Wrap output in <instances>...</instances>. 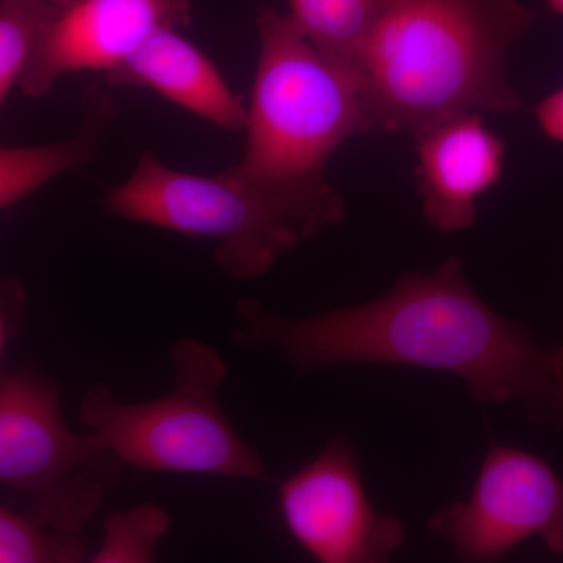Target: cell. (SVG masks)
Instances as JSON below:
<instances>
[{
	"instance_id": "1",
	"label": "cell",
	"mask_w": 563,
	"mask_h": 563,
	"mask_svg": "<svg viewBox=\"0 0 563 563\" xmlns=\"http://www.w3.org/2000/svg\"><path fill=\"white\" fill-rule=\"evenodd\" d=\"M233 344L269 347L296 373L336 365H399L453 374L477 402L525 404L542 426L551 393L550 352L523 324L496 313L473 290L459 257L410 273L361 306L288 318L258 299L235 303Z\"/></svg>"
},
{
	"instance_id": "2",
	"label": "cell",
	"mask_w": 563,
	"mask_h": 563,
	"mask_svg": "<svg viewBox=\"0 0 563 563\" xmlns=\"http://www.w3.org/2000/svg\"><path fill=\"white\" fill-rule=\"evenodd\" d=\"M536 14L520 0H380L355 60L374 135L523 109L507 60Z\"/></svg>"
},
{
	"instance_id": "3",
	"label": "cell",
	"mask_w": 563,
	"mask_h": 563,
	"mask_svg": "<svg viewBox=\"0 0 563 563\" xmlns=\"http://www.w3.org/2000/svg\"><path fill=\"white\" fill-rule=\"evenodd\" d=\"M102 207L118 220L213 243L214 263L235 280L265 276L346 217L335 188L288 190L236 165L218 174L180 172L151 151L140 155L128 179L107 191Z\"/></svg>"
},
{
	"instance_id": "4",
	"label": "cell",
	"mask_w": 563,
	"mask_h": 563,
	"mask_svg": "<svg viewBox=\"0 0 563 563\" xmlns=\"http://www.w3.org/2000/svg\"><path fill=\"white\" fill-rule=\"evenodd\" d=\"M258 52L236 163L255 179L325 191V168L354 136L374 135L357 73L313 46L287 13L261 7Z\"/></svg>"
},
{
	"instance_id": "5",
	"label": "cell",
	"mask_w": 563,
	"mask_h": 563,
	"mask_svg": "<svg viewBox=\"0 0 563 563\" xmlns=\"http://www.w3.org/2000/svg\"><path fill=\"white\" fill-rule=\"evenodd\" d=\"M173 388L146 402H122L109 385L85 393L80 421L124 466L141 472L266 481L265 463L222 412L228 363L210 344L180 339L169 350Z\"/></svg>"
},
{
	"instance_id": "6",
	"label": "cell",
	"mask_w": 563,
	"mask_h": 563,
	"mask_svg": "<svg viewBox=\"0 0 563 563\" xmlns=\"http://www.w3.org/2000/svg\"><path fill=\"white\" fill-rule=\"evenodd\" d=\"M124 468L95 432L69 431L57 384L32 369L2 373L0 483L32 520L81 533Z\"/></svg>"
},
{
	"instance_id": "7",
	"label": "cell",
	"mask_w": 563,
	"mask_h": 563,
	"mask_svg": "<svg viewBox=\"0 0 563 563\" xmlns=\"http://www.w3.org/2000/svg\"><path fill=\"white\" fill-rule=\"evenodd\" d=\"M428 528L462 562L499 561L531 537L563 554V477L539 455L492 444L470 498L433 514Z\"/></svg>"
},
{
	"instance_id": "8",
	"label": "cell",
	"mask_w": 563,
	"mask_h": 563,
	"mask_svg": "<svg viewBox=\"0 0 563 563\" xmlns=\"http://www.w3.org/2000/svg\"><path fill=\"white\" fill-rule=\"evenodd\" d=\"M282 520L320 563H383L402 547L399 518L379 512L363 485L357 453L344 437L279 485Z\"/></svg>"
},
{
	"instance_id": "9",
	"label": "cell",
	"mask_w": 563,
	"mask_h": 563,
	"mask_svg": "<svg viewBox=\"0 0 563 563\" xmlns=\"http://www.w3.org/2000/svg\"><path fill=\"white\" fill-rule=\"evenodd\" d=\"M191 0H74L36 51L20 90L44 98L68 74L121 68L155 33L187 27Z\"/></svg>"
},
{
	"instance_id": "10",
	"label": "cell",
	"mask_w": 563,
	"mask_h": 563,
	"mask_svg": "<svg viewBox=\"0 0 563 563\" xmlns=\"http://www.w3.org/2000/svg\"><path fill=\"white\" fill-rule=\"evenodd\" d=\"M483 117L455 114L413 136L422 217L437 232L473 228L481 198L501 180L506 143Z\"/></svg>"
},
{
	"instance_id": "11",
	"label": "cell",
	"mask_w": 563,
	"mask_h": 563,
	"mask_svg": "<svg viewBox=\"0 0 563 563\" xmlns=\"http://www.w3.org/2000/svg\"><path fill=\"white\" fill-rule=\"evenodd\" d=\"M106 80L113 87L157 92L222 131H244L246 102L229 87L209 55L176 29L155 33Z\"/></svg>"
},
{
	"instance_id": "12",
	"label": "cell",
	"mask_w": 563,
	"mask_h": 563,
	"mask_svg": "<svg viewBox=\"0 0 563 563\" xmlns=\"http://www.w3.org/2000/svg\"><path fill=\"white\" fill-rule=\"evenodd\" d=\"M79 128L68 139L44 144H9L0 150V209L9 211L66 173L84 168L98 154L117 120L109 92L88 88L81 96Z\"/></svg>"
},
{
	"instance_id": "13",
	"label": "cell",
	"mask_w": 563,
	"mask_h": 563,
	"mask_svg": "<svg viewBox=\"0 0 563 563\" xmlns=\"http://www.w3.org/2000/svg\"><path fill=\"white\" fill-rule=\"evenodd\" d=\"M380 0H288V18L313 46L355 69Z\"/></svg>"
},
{
	"instance_id": "14",
	"label": "cell",
	"mask_w": 563,
	"mask_h": 563,
	"mask_svg": "<svg viewBox=\"0 0 563 563\" xmlns=\"http://www.w3.org/2000/svg\"><path fill=\"white\" fill-rule=\"evenodd\" d=\"M74 0H0V103L20 88L36 51Z\"/></svg>"
},
{
	"instance_id": "15",
	"label": "cell",
	"mask_w": 563,
	"mask_h": 563,
	"mask_svg": "<svg viewBox=\"0 0 563 563\" xmlns=\"http://www.w3.org/2000/svg\"><path fill=\"white\" fill-rule=\"evenodd\" d=\"M87 558L81 533L54 531L10 503L0 507V563H79Z\"/></svg>"
},
{
	"instance_id": "16",
	"label": "cell",
	"mask_w": 563,
	"mask_h": 563,
	"mask_svg": "<svg viewBox=\"0 0 563 563\" xmlns=\"http://www.w3.org/2000/svg\"><path fill=\"white\" fill-rule=\"evenodd\" d=\"M172 525V515L157 504L146 503L124 512H111L103 521L102 542L88 562H155L162 539Z\"/></svg>"
},
{
	"instance_id": "17",
	"label": "cell",
	"mask_w": 563,
	"mask_h": 563,
	"mask_svg": "<svg viewBox=\"0 0 563 563\" xmlns=\"http://www.w3.org/2000/svg\"><path fill=\"white\" fill-rule=\"evenodd\" d=\"M25 291L21 282L7 277L0 285V351L16 339L24 328Z\"/></svg>"
},
{
	"instance_id": "18",
	"label": "cell",
	"mask_w": 563,
	"mask_h": 563,
	"mask_svg": "<svg viewBox=\"0 0 563 563\" xmlns=\"http://www.w3.org/2000/svg\"><path fill=\"white\" fill-rule=\"evenodd\" d=\"M551 393L542 426L553 431L563 429V343L550 352Z\"/></svg>"
},
{
	"instance_id": "19",
	"label": "cell",
	"mask_w": 563,
	"mask_h": 563,
	"mask_svg": "<svg viewBox=\"0 0 563 563\" xmlns=\"http://www.w3.org/2000/svg\"><path fill=\"white\" fill-rule=\"evenodd\" d=\"M533 117L548 139L563 143V87L537 103Z\"/></svg>"
},
{
	"instance_id": "20",
	"label": "cell",
	"mask_w": 563,
	"mask_h": 563,
	"mask_svg": "<svg viewBox=\"0 0 563 563\" xmlns=\"http://www.w3.org/2000/svg\"><path fill=\"white\" fill-rule=\"evenodd\" d=\"M547 3L550 5L551 10L563 16V0H547Z\"/></svg>"
}]
</instances>
